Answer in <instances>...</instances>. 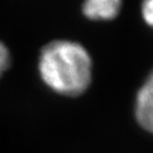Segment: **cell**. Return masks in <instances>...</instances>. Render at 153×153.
I'll use <instances>...</instances> for the list:
<instances>
[{"label": "cell", "instance_id": "4", "mask_svg": "<svg viewBox=\"0 0 153 153\" xmlns=\"http://www.w3.org/2000/svg\"><path fill=\"white\" fill-rule=\"evenodd\" d=\"M11 63V54L9 48L0 41V78L9 69Z\"/></svg>", "mask_w": 153, "mask_h": 153}, {"label": "cell", "instance_id": "1", "mask_svg": "<svg viewBox=\"0 0 153 153\" xmlns=\"http://www.w3.org/2000/svg\"><path fill=\"white\" fill-rule=\"evenodd\" d=\"M37 68L44 83L59 95H82L91 82V57L76 42L56 39L46 44L39 52Z\"/></svg>", "mask_w": 153, "mask_h": 153}, {"label": "cell", "instance_id": "2", "mask_svg": "<svg viewBox=\"0 0 153 153\" xmlns=\"http://www.w3.org/2000/svg\"><path fill=\"white\" fill-rule=\"evenodd\" d=\"M135 115L139 126L153 134V70L138 91Z\"/></svg>", "mask_w": 153, "mask_h": 153}, {"label": "cell", "instance_id": "5", "mask_svg": "<svg viewBox=\"0 0 153 153\" xmlns=\"http://www.w3.org/2000/svg\"><path fill=\"white\" fill-rule=\"evenodd\" d=\"M143 17L145 22L153 27V0H148L143 3Z\"/></svg>", "mask_w": 153, "mask_h": 153}, {"label": "cell", "instance_id": "3", "mask_svg": "<svg viewBox=\"0 0 153 153\" xmlns=\"http://www.w3.org/2000/svg\"><path fill=\"white\" fill-rule=\"evenodd\" d=\"M121 2L118 0H88L83 4L82 11L91 20H111L117 16Z\"/></svg>", "mask_w": 153, "mask_h": 153}]
</instances>
